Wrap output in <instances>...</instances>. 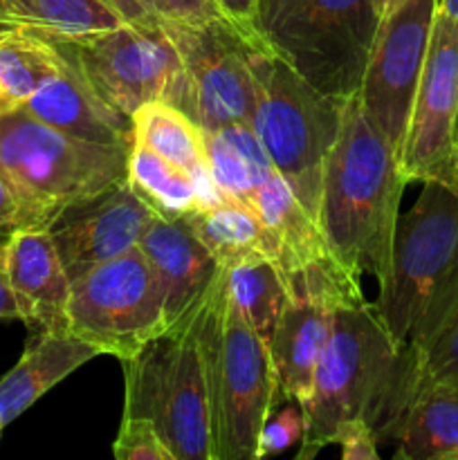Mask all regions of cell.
I'll return each mask as SVG.
<instances>
[{
    "mask_svg": "<svg viewBox=\"0 0 458 460\" xmlns=\"http://www.w3.org/2000/svg\"><path fill=\"white\" fill-rule=\"evenodd\" d=\"M380 13L373 0H259L265 45L326 97L357 94Z\"/></svg>",
    "mask_w": 458,
    "mask_h": 460,
    "instance_id": "cell-6",
    "label": "cell"
},
{
    "mask_svg": "<svg viewBox=\"0 0 458 460\" xmlns=\"http://www.w3.org/2000/svg\"><path fill=\"white\" fill-rule=\"evenodd\" d=\"M21 108L72 137L133 146V119L101 102L66 58Z\"/></svg>",
    "mask_w": 458,
    "mask_h": 460,
    "instance_id": "cell-17",
    "label": "cell"
},
{
    "mask_svg": "<svg viewBox=\"0 0 458 460\" xmlns=\"http://www.w3.org/2000/svg\"><path fill=\"white\" fill-rule=\"evenodd\" d=\"M438 9H443V12L458 25V0H438Z\"/></svg>",
    "mask_w": 458,
    "mask_h": 460,
    "instance_id": "cell-38",
    "label": "cell"
},
{
    "mask_svg": "<svg viewBox=\"0 0 458 460\" xmlns=\"http://www.w3.org/2000/svg\"><path fill=\"white\" fill-rule=\"evenodd\" d=\"M184 223L198 234L220 268L251 259H278L274 234L242 202L225 196L216 205L196 207Z\"/></svg>",
    "mask_w": 458,
    "mask_h": 460,
    "instance_id": "cell-24",
    "label": "cell"
},
{
    "mask_svg": "<svg viewBox=\"0 0 458 460\" xmlns=\"http://www.w3.org/2000/svg\"><path fill=\"white\" fill-rule=\"evenodd\" d=\"M133 142L146 144L175 166L187 171L198 187L200 207L223 200L207 164L205 130L184 111L169 102H146L133 115Z\"/></svg>",
    "mask_w": 458,
    "mask_h": 460,
    "instance_id": "cell-22",
    "label": "cell"
},
{
    "mask_svg": "<svg viewBox=\"0 0 458 460\" xmlns=\"http://www.w3.org/2000/svg\"><path fill=\"white\" fill-rule=\"evenodd\" d=\"M4 429V422H3V418H0V431Z\"/></svg>",
    "mask_w": 458,
    "mask_h": 460,
    "instance_id": "cell-41",
    "label": "cell"
},
{
    "mask_svg": "<svg viewBox=\"0 0 458 460\" xmlns=\"http://www.w3.org/2000/svg\"><path fill=\"white\" fill-rule=\"evenodd\" d=\"M66 58L101 102L133 119L146 102L184 111L182 58L162 25H121L79 36L40 34Z\"/></svg>",
    "mask_w": 458,
    "mask_h": 460,
    "instance_id": "cell-9",
    "label": "cell"
},
{
    "mask_svg": "<svg viewBox=\"0 0 458 460\" xmlns=\"http://www.w3.org/2000/svg\"><path fill=\"white\" fill-rule=\"evenodd\" d=\"M153 218L151 207L144 205L128 180H121L97 196L67 205L45 229L72 281L85 270L137 247Z\"/></svg>",
    "mask_w": 458,
    "mask_h": 460,
    "instance_id": "cell-14",
    "label": "cell"
},
{
    "mask_svg": "<svg viewBox=\"0 0 458 460\" xmlns=\"http://www.w3.org/2000/svg\"><path fill=\"white\" fill-rule=\"evenodd\" d=\"M438 0H402L380 18L357 97L368 119L402 153Z\"/></svg>",
    "mask_w": 458,
    "mask_h": 460,
    "instance_id": "cell-13",
    "label": "cell"
},
{
    "mask_svg": "<svg viewBox=\"0 0 458 460\" xmlns=\"http://www.w3.org/2000/svg\"><path fill=\"white\" fill-rule=\"evenodd\" d=\"M7 272L18 317L30 331L72 332V283L48 229H18L7 238Z\"/></svg>",
    "mask_w": 458,
    "mask_h": 460,
    "instance_id": "cell-15",
    "label": "cell"
},
{
    "mask_svg": "<svg viewBox=\"0 0 458 460\" xmlns=\"http://www.w3.org/2000/svg\"><path fill=\"white\" fill-rule=\"evenodd\" d=\"M223 270L233 304L256 335L269 344L290 301V286L281 265L274 259H251Z\"/></svg>",
    "mask_w": 458,
    "mask_h": 460,
    "instance_id": "cell-27",
    "label": "cell"
},
{
    "mask_svg": "<svg viewBox=\"0 0 458 460\" xmlns=\"http://www.w3.org/2000/svg\"><path fill=\"white\" fill-rule=\"evenodd\" d=\"M456 277L458 191L427 180L411 209L398 216L389 268L373 304L400 349Z\"/></svg>",
    "mask_w": 458,
    "mask_h": 460,
    "instance_id": "cell-8",
    "label": "cell"
},
{
    "mask_svg": "<svg viewBox=\"0 0 458 460\" xmlns=\"http://www.w3.org/2000/svg\"><path fill=\"white\" fill-rule=\"evenodd\" d=\"M137 247L160 281L166 328L205 299L209 286L223 270L182 218L166 220L155 216L144 229Z\"/></svg>",
    "mask_w": 458,
    "mask_h": 460,
    "instance_id": "cell-16",
    "label": "cell"
},
{
    "mask_svg": "<svg viewBox=\"0 0 458 460\" xmlns=\"http://www.w3.org/2000/svg\"><path fill=\"white\" fill-rule=\"evenodd\" d=\"M57 49L40 34H0V115L21 108L58 67Z\"/></svg>",
    "mask_w": 458,
    "mask_h": 460,
    "instance_id": "cell-29",
    "label": "cell"
},
{
    "mask_svg": "<svg viewBox=\"0 0 458 460\" xmlns=\"http://www.w3.org/2000/svg\"><path fill=\"white\" fill-rule=\"evenodd\" d=\"M18 317L16 296H13L12 283L7 272V241L0 243V322H12Z\"/></svg>",
    "mask_w": 458,
    "mask_h": 460,
    "instance_id": "cell-37",
    "label": "cell"
},
{
    "mask_svg": "<svg viewBox=\"0 0 458 460\" xmlns=\"http://www.w3.org/2000/svg\"><path fill=\"white\" fill-rule=\"evenodd\" d=\"M126 180L160 218L180 220L200 207L196 180L146 144L133 142L130 146Z\"/></svg>",
    "mask_w": 458,
    "mask_h": 460,
    "instance_id": "cell-28",
    "label": "cell"
},
{
    "mask_svg": "<svg viewBox=\"0 0 458 460\" xmlns=\"http://www.w3.org/2000/svg\"><path fill=\"white\" fill-rule=\"evenodd\" d=\"M7 238H9V236H4V234H0V243H4V241H7Z\"/></svg>",
    "mask_w": 458,
    "mask_h": 460,
    "instance_id": "cell-40",
    "label": "cell"
},
{
    "mask_svg": "<svg viewBox=\"0 0 458 460\" xmlns=\"http://www.w3.org/2000/svg\"><path fill=\"white\" fill-rule=\"evenodd\" d=\"M112 452L117 460H175L157 427L139 416L121 418Z\"/></svg>",
    "mask_w": 458,
    "mask_h": 460,
    "instance_id": "cell-30",
    "label": "cell"
},
{
    "mask_svg": "<svg viewBox=\"0 0 458 460\" xmlns=\"http://www.w3.org/2000/svg\"><path fill=\"white\" fill-rule=\"evenodd\" d=\"M335 305L313 296L290 295L277 323L269 353L278 380V398L305 407L313 395L314 371L335 319Z\"/></svg>",
    "mask_w": 458,
    "mask_h": 460,
    "instance_id": "cell-18",
    "label": "cell"
},
{
    "mask_svg": "<svg viewBox=\"0 0 458 460\" xmlns=\"http://www.w3.org/2000/svg\"><path fill=\"white\" fill-rule=\"evenodd\" d=\"M443 380H458V277L429 305L402 346L398 385L400 420L418 391Z\"/></svg>",
    "mask_w": 458,
    "mask_h": 460,
    "instance_id": "cell-19",
    "label": "cell"
},
{
    "mask_svg": "<svg viewBox=\"0 0 458 460\" xmlns=\"http://www.w3.org/2000/svg\"><path fill=\"white\" fill-rule=\"evenodd\" d=\"M393 440L395 458L458 460V380L434 382L418 391Z\"/></svg>",
    "mask_w": 458,
    "mask_h": 460,
    "instance_id": "cell-23",
    "label": "cell"
},
{
    "mask_svg": "<svg viewBox=\"0 0 458 460\" xmlns=\"http://www.w3.org/2000/svg\"><path fill=\"white\" fill-rule=\"evenodd\" d=\"M121 18L101 0H0V34L31 31L48 36H79L121 25Z\"/></svg>",
    "mask_w": 458,
    "mask_h": 460,
    "instance_id": "cell-26",
    "label": "cell"
},
{
    "mask_svg": "<svg viewBox=\"0 0 458 460\" xmlns=\"http://www.w3.org/2000/svg\"><path fill=\"white\" fill-rule=\"evenodd\" d=\"M256 102L251 128L301 205L319 223L321 171L344 102L326 97L269 48L251 49Z\"/></svg>",
    "mask_w": 458,
    "mask_h": 460,
    "instance_id": "cell-7",
    "label": "cell"
},
{
    "mask_svg": "<svg viewBox=\"0 0 458 460\" xmlns=\"http://www.w3.org/2000/svg\"><path fill=\"white\" fill-rule=\"evenodd\" d=\"M407 182L400 153L368 119L357 94L346 99L323 162L319 227L332 254L357 277H384Z\"/></svg>",
    "mask_w": 458,
    "mask_h": 460,
    "instance_id": "cell-1",
    "label": "cell"
},
{
    "mask_svg": "<svg viewBox=\"0 0 458 460\" xmlns=\"http://www.w3.org/2000/svg\"><path fill=\"white\" fill-rule=\"evenodd\" d=\"M205 151L216 187L245 207L277 171L250 124L205 130Z\"/></svg>",
    "mask_w": 458,
    "mask_h": 460,
    "instance_id": "cell-25",
    "label": "cell"
},
{
    "mask_svg": "<svg viewBox=\"0 0 458 460\" xmlns=\"http://www.w3.org/2000/svg\"><path fill=\"white\" fill-rule=\"evenodd\" d=\"M400 346L391 340L375 305H341L314 371L313 395L304 409L305 434L299 458L310 460L348 422L364 418L377 440L389 438L398 386Z\"/></svg>",
    "mask_w": 458,
    "mask_h": 460,
    "instance_id": "cell-2",
    "label": "cell"
},
{
    "mask_svg": "<svg viewBox=\"0 0 458 460\" xmlns=\"http://www.w3.org/2000/svg\"><path fill=\"white\" fill-rule=\"evenodd\" d=\"M305 434V416L301 404L283 409L277 416H269L260 427L259 440H256V460L269 458L281 454L299 443Z\"/></svg>",
    "mask_w": 458,
    "mask_h": 460,
    "instance_id": "cell-31",
    "label": "cell"
},
{
    "mask_svg": "<svg viewBox=\"0 0 458 460\" xmlns=\"http://www.w3.org/2000/svg\"><path fill=\"white\" fill-rule=\"evenodd\" d=\"M247 207L277 238V263L281 265L286 277L339 263V259L328 247L317 218H313L310 211L301 205L296 193L278 171L269 175L268 182L254 193Z\"/></svg>",
    "mask_w": 458,
    "mask_h": 460,
    "instance_id": "cell-21",
    "label": "cell"
},
{
    "mask_svg": "<svg viewBox=\"0 0 458 460\" xmlns=\"http://www.w3.org/2000/svg\"><path fill=\"white\" fill-rule=\"evenodd\" d=\"M200 304L124 364V416L148 418L175 460H216L200 350Z\"/></svg>",
    "mask_w": 458,
    "mask_h": 460,
    "instance_id": "cell-4",
    "label": "cell"
},
{
    "mask_svg": "<svg viewBox=\"0 0 458 460\" xmlns=\"http://www.w3.org/2000/svg\"><path fill=\"white\" fill-rule=\"evenodd\" d=\"M218 4L223 9L225 18L232 21L238 30L245 31L250 39L265 43L263 36L259 34V27H256V4H259V0H218Z\"/></svg>",
    "mask_w": 458,
    "mask_h": 460,
    "instance_id": "cell-35",
    "label": "cell"
},
{
    "mask_svg": "<svg viewBox=\"0 0 458 460\" xmlns=\"http://www.w3.org/2000/svg\"><path fill=\"white\" fill-rule=\"evenodd\" d=\"M130 146L72 137L43 124L25 108L0 115V171L48 227L67 205L126 180Z\"/></svg>",
    "mask_w": 458,
    "mask_h": 460,
    "instance_id": "cell-5",
    "label": "cell"
},
{
    "mask_svg": "<svg viewBox=\"0 0 458 460\" xmlns=\"http://www.w3.org/2000/svg\"><path fill=\"white\" fill-rule=\"evenodd\" d=\"M160 22L171 25H205L225 18L218 0H148Z\"/></svg>",
    "mask_w": 458,
    "mask_h": 460,
    "instance_id": "cell-32",
    "label": "cell"
},
{
    "mask_svg": "<svg viewBox=\"0 0 458 460\" xmlns=\"http://www.w3.org/2000/svg\"><path fill=\"white\" fill-rule=\"evenodd\" d=\"M99 355L101 350L97 346L75 332H39L12 371L0 380V418L4 427Z\"/></svg>",
    "mask_w": 458,
    "mask_h": 460,
    "instance_id": "cell-20",
    "label": "cell"
},
{
    "mask_svg": "<svg viewBox=\"0 0 458 460\" xmlns=\"http://www.w3.org/2000/svg\"><path fill=\"white\" fill-rule=\"evenodd\" d=\"M70 286V331L121 362L166 328L164 296L139 247L85 270Z\"/></svg>",
    "mask_w": 458,
    "mask_h": 460,
    "instance_id": "cell-10",
    "label": "cell"
},
{
    "mask_svg": "<svg viewBox=\"0 0 458 460\" xmlns=\"http://www.w3.org/2000/svg\"><path fill=\"white\" fill-rule=\"evenodd\" d=\"M39 227L30 207L22 202L13 184L9 182L7 175L0 171V234L12 236L18 229H34Z\"/></svg>",
    "mask_w": 458,
    "mask_h": 460,
    "instance_id": "cell-33",
    "label": "cell"
},
{
    "mask_svg": "<svg viewBox=\"0 0 458 460\" xmlns=\"http://www.w3.org/2000/svg\"><path fill=\"white\" fill-rule=\"evenodd\" d=\"M409 182L458 191V25L438 9L400 153Z\"/></svg>",
    "mask_w": 458,
    "mask_h": 460,
    "instance_id": "cell-12",
    "label": "cell"
},
{
    "mask_svg": "<svg viewBox=\"0 0 458 460\" xmlns=\"http://www.w3.org/2000/svg\"><path fill=\"white\" fill-rule=\"evenodd\" d=\"M160 25L182 58L184 112L202 130L227 124L251 126L256 90L250 57L251 49L268 45L250 39L227 18L205 25Z\"/></svg>",
    "mask_w": 458,
    "mask_h": 460,
    "instance_id": "cell-11",
    "label": "cell"
},
{
    "mask_svg": "<svg viewBox=\"0 0 458 460\" xmlns=\"http://www.w3.org/2000/svg\"><path fill=\"white\" fill-rule=\"evenodd\" d=\"M400 3H402V0H373V4H375V9H377V13H380V18H384L386 13L393 12V9L398 7Z\"/></svg>",
    "mask_w": 458,
    "mask_h": 460,
    "instance_id": "cell-39",
    "label": "cell"
},
{
    "mask_svg": "<svg viewBox=\"0 0 458 460\" xmlns=\"http://www.w3.org/2000/svg\"><path fill=\"white\" fill-rule=\"evenodd\" d=\"M200 350L216 460H256L260 427L281 402L278 380L269 344L233 304L225 270L202 299Z\"/></svg>",
    "mask_w": 458,
    "mask_h": 460,
    "instance_id": "cell-3",
    "label": "cell"
},
{
    "mask_svg": "<svg viewBox=\"0 0 458 460\" xmlns=\"http://www.w3.org/2000/svg\"><path fill=\"white\" fill-rule=\"evenodd\" d=\"M103 4L112 9L117 16L130 25H160L155 13L151 12L148 0H101Z\"/></svg>",
    "mask_w": 458,
    "mask_h": 460,
    "instance_id": "cell-36",
    "label": "cell"
},
{
    "mask_svg": "<svg viewBox=\"0 0 458 460\" xmlns=\"http://www.w3.org/2000/svg\"><path fill=\"white\" fill-rule=\"evenodd\" d=\"M335 443L341 445V458L344 460H377L380 452H377V440L375 431L368 425L364 418L348 422V425L341 427V431L337 434Z\"/></svg>",
    "mask_w": 458,
    "mask_h": 460,
    "instance_id": "cell-34",
    "label": "cell"
}]
</instances>
